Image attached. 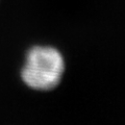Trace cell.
<instances>
[{"label":"cell","mask_w":125,"mask_h":125,"mask_svg":"<svg viewBox=\"0 0 125 125\" xmlns=\"http://www.w3.org/2000/svg\"><path fill=\"white\" fill-rule=\"evenodd\" d=\"M65 64L61 52L50 46H34L21 71L23 81L36 90H50L60 83Z\"/></svg>","instance_id":"cell-1"}]
</instances>
